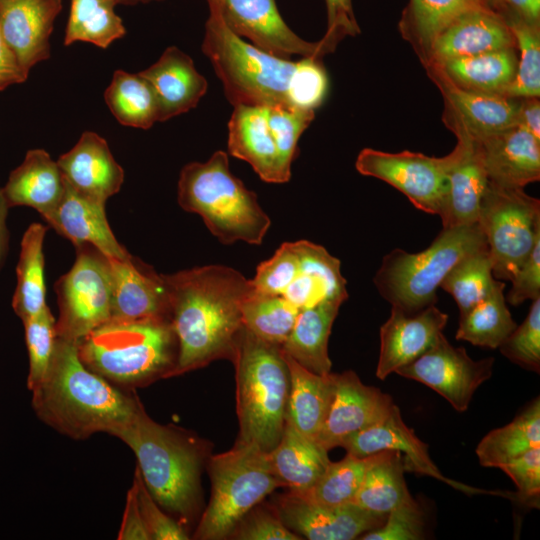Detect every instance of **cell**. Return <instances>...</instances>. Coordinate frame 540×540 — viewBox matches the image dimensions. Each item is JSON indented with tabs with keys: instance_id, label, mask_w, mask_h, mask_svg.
Listing matches in <instances>:
<instances>
[{
	"instance_id": "27",
	"label": "cell",
	"mask_w": 540,
	"mask_h": 540,
	"mask_svg": "<svg viewBox=\"0 0 540 540\" xmlns=\"http://www.w3.org/2000/svg\"><path fill=\"white\" fill-rule=\"evenodd\" d=\"M480 143L489 181L523 189L540 180V141L523 127L513 126Z\"/></svg>"
},
{
	"instance_id": "24",
	"label": "cell",
	"mask_w": 540,
	"mask_h": 540,
	"mask_svg": "<svg viewBox=\"0 0 540 540\" xmlns=\"http://www.w3.org/2000/svg\"><path fill=\"white\" fill-rule=\"evenodd\" d=\"M510 47H516L515 40L499 12L492 8L472 11L435 38L424 66Z\"/></svg>"
},
{
	"instance_id": "55",
	"label": "cell",
	"mask_w": 540,
	"mask_h": 540,
	"mask_svg": "<svg viewBox=\"0 0 540 540\" xmlns=\"http://www.w3.org/2000/svg\"><path fill=\"white\" fill-rule=\"evenodd\" d=\"M327 7V31L323 37L334 46L345 36L360 33L351 0H325Z\"/></svg>"
},
{
	"instance_id": "46",
	"label": "cell",
	"mask_w": 540,
	"mask_h": 540,
	"mask_svg": "<svg viewBox=\"0 0 540 540\" xmlns=\"http://www.w3.org/2000/svg\"><path fill=\"white\" fill-rule=\"evenodd\" d=\"M269 129L275 141L282 174L286 182L291 176V165L297 155V143L313 121L314 110L288 106L266 107Z\"/></svg>"
},
{
	"instance_id": "60",
	"label": "cell",
	"mask_w": 540,
	"mask_h": 540,
	"mask_svg": "<svg viewBox=\"0 0 540 540\" xmlns=\"http://www.w3.org/2000/svg\"><path fill=\"white\" fill-rule=\"evenodd\" d=\"M9 206L6 202L2 188H0V267L6 255L8 246V231L6 226V218Z\"/></svg>"
},
{
	"instance_id": "14",
	"label": "cell",
	"mask_w": 540,
	"mask_h": 540,
	"mask_svg": "<svg viewBox=\"0 0 540 540\" xmlns=\"http://www.w3.org/2000/svg\"><path fill=\"white\" fill-rule=\"evenodd\" d=\"M444 99L443 121L456 135L482 141L518 125L520 98L482 92L455 84L436 64L424 66Z\"/></svg>"
},
{
	"instance_id": "20",
	"label": "cell",
	"mask_w": 540,
	"mask_h": 540,
	"mask_svg": "<svg viewBox=\"0 0 540 540\" xmlns=\"http://www.w3.org/2000/svg\"><path fill=\"white\" fill-rule=\"evenodd\" d=\"M107 259L112 281L110 320H169V299L162 274L132 255L125 260Z\"/></svg>"
},
{
	"instance_id": "53",
	"label": "cell",
	"mask_w": 540,
	"mask_h": 540,
	"mask_svg": "<svg viewBox=\"0 0 540 540\" xmlns=\"http://www.w3.org/2000/svg\"><path fill=\"white\" fill-rule=\"evenodd\" d=\"M500 469L514 482L517 501L528 507H539L540 447L512 459Z\"/></svg>"
},
{
	"instance_id": "43",
	"label": "cell",
	"mask_w": 540,
	"mask_h": 540,
	"mask_svg": "<svg viewBox=\"0 0 540 540\" xmlns=\"http://www.w3.org/2000/svg\"><path fill=\"white\" fill-rule=\"evenodd\" d=\"M374 456L375 453L366 457L347 453L342 460L330 462L311 488L295 493L322 506L338 507L353 504Z\"/></svg>"
},
{
	"instance_id": "33",
	"label": "cell",
	"mask_w": 540,
	"mask_h": 540,
	"mask_svg": "<svg viewBox=\"0 0 540 540\" xmlns=\"http://www.w3.org/2000/svg\"><path fill=\"white\" fill-rule=\"evenodd\" d=\"M489 8L485 0H409L399 30L425 65L433 41L447 26L466 13Z\"/></svg>"
},
{
	"instance_id": "37",
	"label": "cell",
	"mask_w": 540,
	"mask_h": 540,
	"mask_svg": "<svg viewBox=\"0 0 540 540\" xmlns=\"http://www.w3.org/2000/svg\"><path fill=\"white\" fill-rule=\"evenodd\" d=\"M515 48L493 50L433 64L438 65L460 87L503 95L516 74L518 59Z\"/></svg>"
},
{
	"instance_id": "9",
	"label": "cell",
	"mask_w": 540,
	"mask_h": 540,
	"mask_svg": "<svg viewBox=\"0 0 540 540\" xmlns=\"http://www.w3.org/2000/svg\"><path fill=\"white\" fill-rule=\"evenodd\" d=\"M206 468L211 481L209 503L194 533L195 539L229 538L240 520L275 489L283 487L268 453L241 441L210 455Z\"/></svg>"
},
{
	"instance_id": "39",
	"label": "cell",
	"mask_w": 540,
	"mask_h": 540,
	"mask_svg": "<svg viewBox=\"0 0 540 540\" xmlns=\"http://www.w3.org/2000/svg\"><path fill=\"white\" fill-rule=\"evenodd\" d=\"M505 283L497 280L492 291L465 313L460 314L455 334L457 340L491 349L501 343L516 328L504 296Z\"/></svg>"
},
{
	"instance_id": "5",
	"label": "cell",
	"mask_w": 540,
	"mask_h": 540,
	"mask_svg": "<svg viewBox=\"0 0 540 540\" xmlns=\"http://www.w3.org/2000/svg\"><path fill=\"white\" fill-rule=\"evenodd\" d=\"M77 348L88 369L125 390L171 377L178 356L168 319L110 320L80 339Z\"/></svg>"
},
{
	"instance_id": "34",
	"label": "cell",
	"mask_w": 540,
	"mask_h": 540,
	"mask_svg": "<svg viewBox=\"0 0 540 540\" xmlns=\"http://www.w3.org/2000/svg\"><path fill=\"white\" fill-rule=\"evenodd\" d=\"M268 456L282 486L293 492L311 488L331 462L327 451L287 422L279 443Z\"/></svg>"
},
{
	"instance_id": "13",
	"label": "cell",
	"mask_w": 540,
	"mask_h": 540,
	"mask_svg": "<svg viewBox=\"0 0 540 540\" xmlns=\"http://www.w3.org/2000/svg\"><path fill=\"white\" fill-rule=\"evenodd\" d=\"M493 366V357L474 360L441 333L426 352L395 373L430 387L456 411L464 412L478 387L490 379Z\"/></svg>"
},
{
	"instance_id": "18",
	"label": "cell",
	"mask_w": 540,
	"mask_h": 540,
	"mask_svg": "<svg viewBox=\"0 0 540 540\" xmlns=\"http://www.w3.org/2000/svg\"><path fill=\"white\" fill-rule=\"evenodd\" d=\"M340 447L357 457L383 450L397 451L402 455L406 471L433 477L467 494L512 496V493L478 489L445 477L431 460L428 446L405 424L396 405L383 420L348 437Z\"/></svg>"
},
{
	"instance_id": "26",
	"label": "cell",
	"mask_w": 540,
	"mask_h": 540,
	"mask_svg": "<svg viewBox=\"0 0 540 540\" xmlns=\"http://www.w3.org/2000/svg\"><path fill=\"white\" fill-rule=\"evenodd\" d=\"M155 93L159 122L195 108L207 91V80L196 70L192 58L175 46L139 72Z\"/></svg>"
},
{
	"instance_id": "1",
	"label": "cell",
	"mask_w": 540,
	"mask_h": 540,
	"mask_svg": "<svg viewBox=\"0 0 540 540\" xmlns=\"http://www.w3.org/2000/svg\"><path fill=\"white\" fill-rule=\"evenodd\" d=\"M169 320L178 345L171 377L232 359L243 328L241 307L250 279L224 265H207L163 275Z\"/></svg>"
},
{
	"instance_id": "17",
	"label": "cell",
	"mask_w": 540,
	"mask_h": 540,
	"mask_svg": "<svg viewBox=\"0 0 540 540\" xmlns=\"http://www.w3.org/2000/svg\"><path fill=\"white\" fill-rule=\"evenodd\" d=\"M392 397L364 384L352 370L335 373L332 401L316 443L329 452L353 434L383 420L394 407Z\"/></svg>"
},
{
	"instance_id": "2",
	"label": "cell",
	"mask_w": 540,
	"mask_h": 540,
	"mask_svg": "<svg viewBox=\"0 0 540 540\" xmlns=\"http://www.w3.org/2000/svg\"><path fill=\"white\" fill-rule=\"evenodd\" d=\"M31 392L38 418L76 440L97 432L114 436L143 406L132 390H124L88 369L78 355L76 342L58 337L49 370Z\"/></svg>"
},
{
	"instance_id": "7",
	"label": "cell",
	"mask_w": 540,
	"mask_h": 540,
	"mask_svg": "<svg viewBox=\"0 0 540 540\" xmlns=\"http://www.w3.org/2000/svg\"><path fill=\"white\" fill-rule=\"evenodd\" d=\"M178 203L200 215L209 231L223 244L262 243L271 220L257 195L229 169L228 155L216 151L206 162L185 165L178 181Z\"/></svg>"
},
{
	"instance_id": "54",
	"label": "cell",
	"mask_w": 540,
	"mask_h": 540,
	"mask_svg": "<svg viewBox=\"0 0 540 540\" xmlns=\"http://www.w3.org/2000/svg\"><path fill=\"white\" fill-rule=\"evenodd\" d=\"M510 281L512 286L507 295L510 304L517 306L540 297V237Z\"/></svg>"
},
{
	"instance_id": "8",
	"label": "cell",
	"mask_w": 540,
	"mask_h": 540,
	"mask_svg": "<svg viewBox=\"0 0 540 540\" xmlns=\"http://www.w3.org/2000/svg\"><path fill=\"white\" fill-rule=\"evenodd\" d=\"M488 248L478 223L442 227L423 251L395 248L383 256L373 281L379 294L406 313H415L437 302V289L462 258Z\"/></svg>"
},
{
	"instance_id": "57",
	"label": "cell",
	"mask_w": 540,
	"mask_h": 540,
	"mask_svg": "<svg viewBox=\"0 0 540 540\" xmlns=\"http://www.w3.org/2000/svg\"><path fill=\"white\" fill-rule=\"evenodd\" d=\"M28 75L29 73L22 68L0 30V91L10 85L24 82Z\"/></svg>"
},
{
	"instance_id": "38",
	"label": "cell",
	"mask_w": 540,
	"mask_h": 540,
	"mask_svg": "<svg viewBox=\"0 0 540 540\" xmlns=\"http://www.w3.org/2000/svg\"><path fill=\"white\" fill-rule=\"evenodd\" d=\"M540 447V401L534 399L509 424L487 433L476 447L479 463L497 467Z\"/></svg>"
},
{
	"instance_id": "41",
	"label": "cell",
	"mask_w": 540,
	"mask_h": 540,
	"mask_svg": "<svg viewBox=\"0 0 540 540\" xmlns=\"http://www.w3.org/2000/svg\"><path fill=\"white\" fill-rule=\"evenodd\" d=\"M118 0H71L64 44L82 41L107 48L126 34L122 19L116 14Z\"/></svg>"
},
{
	"instance_id": "23",
	"label": "cell",
	"mask_w": 540,
	"mask_h": 540,
	"mask_svg": "<svg viewBox=\"0 0 540 540\" xmlns=\"http://www.w3.org/2000/svg\"><path fill=\"white\" fill-rule=\"evenodd\" d=\"M56 162L70 187L105 203L124 182L122 167L114 159L106 140L95 132H84L75 146Z\"/></svg>"
},
{
	"instance_id": "47",
	"label": "cell",
	"mask_w": 540,
	"mask_h": 540,
	"mask_svg": "<svg viewBox=\"0 0 540 540\" xmlns=\"http://www.w3.org/2000/svg\"><path fill=\"white\" fill-rule=\"evenodd\" d=\"M29 358L27 387L34 390L45 378L55 350L56 319L47 306L41 313L23 321Z\"/></svg>"
},
{
	"instance_id": "56",
	"label": "cell",
	"mask_w": 540,
	"mask_h": 540,
	"mask_svg": "<svg viewBox=\"0 0 540 540\" xmlns=\"http://www.w3.org/2000/svg\"><path fill=\"white\" fill-rule=\"evenodd\" d=\"M117 538L119 540H150L140 514L134 484L127 493L123 519Z\"/></svg>"
},
{
	"instance_id": "12",
	"label": "cell",
	"mask_w": 540,
	"mask_h": 540,
	"mask_svg": "<svg viewBox=\"0 0 540 540\" xmlns=\"http://www.w3.org/2000/svg\"><path fill=\"white\" fill-rule=\"evenodd\" d=\"M448 162V155L365 148L358 154L355 167L360 174L382 180L403 193L415 208L439 215L447 190Z\"/></svg>"
},
{
	"instance_id": "59",
	"label": "cell",
	"mask_w": 540,
	"mask_h": 540,
	"mask_svg": "<svg viewBox=\"0 0 540 540\" xmlns=\"http://www.w3.org/2000/svg\"><path fill=\"white\" fill-rule=\"evenodd\" d=\"M504 9L528 23L539 25L540 0H502L496 11Z\"/></svg>"
},
{
	"instance_id": "16",
	"label": "cell",
	"mask_w": 540,
	"mask_h": 540,
	"mask_svg": "<svg viewBox=\"0 0 540 540\" xmlns=\"http://www.w3.org/2000/svg\"><path fill=\"white\" fill-rule=\"evenodd\" d=\"M283 523L310 540H352L380 527L387 515L365 511L354 504L328 507L288 490L271 504Z\"/></svg>"
},
{
	"instance_id": "3",
	"label": "cell",
	"mask_w": 540,
	"mask_h": 540,
	"mask_svg": "<svg viewBox=\"0 0 540 540\" xmlns=\"http://www.w3.org/2000/svg\"><path fill=\"white\" fill-rule=\"evenodd\" d=\"M114 436L134 452L157 504L183 523L192 521L202 506L201 473L210 456L208 442L182 428L155 422L143 406Z\"/></svg>"
},
{
	"instance_id": "51",
	"label": "cell",
	"mask_w": 540,
	"mask_h": 540,
	"mask_svg": "<svg viewBox=\"0 0 540 540\" xmlns=\"http://www.w3.org/2000/svg\"><path fill=\"white\" fill-rule=\"evenodd\" d=\"M424 536V515L411 497L387 514L377 529L364 533L362 540H420Z\"/></svg>"
},
{
	"instance_id": "15",
	"label": "cell",
	"mask_w": 540,
	"mask_h": 540,
	"mask_svg": "<svg viewBox=\"0 0 540 540\" xmlns=\"http://www.w3.org/2000/svg\"><path fill=\"white\" fill-rule=\"evenodd\" d=\"M224 22L232 32L248 38L254 46L275 56L291 59H321L335 50L322 38L308 42L295 34L281 17L275 0H215Z\"/></svg>"
},
{
	"instance_id": "32",
	"label": "cell",
	"mask_w": 540,
	"mask_h": 540,
	"mask_svg": "<svg viewBox=\"0 0 540 540\" xmlns=\"http://www.w3.org/2000/svg\"><path fill=\"white\" fill-rule=\"evenodd\" d=\"M343 303L327 300L299 310L282 351L305 369L325 375L331 372L328 341L332 325Z\"/></svg>"
},
{
	"instance_id": "35",
	"label": "cell",
	"mask_w": 540,
	"mask_h": 540,
	"mask_svg": "<svg viewBox=\"0 0 540 540\" xmlns=\"http://www.w3.org/2000/svg\"><path fill=\"white\" fill-rule=\"evenodd\" d=\"M405 466L397 451L375 453L353 504L370 513L387 515L412 496L405 482Z\"/></svg>"
},
{
	"instance_id": "40",
	"label": "cell",
	"mask_w": 540,
	"mask_h": 540,
	"mask_svg": "<svg viewBox=\"0 0 540 540\" xmlns=\"http://www.w3.org/2000/svg\"><path fill=\"white\" fill-rule=\"evenodd\" d=\"M104 97L113 116L124 126L148 129L159 122L155 93L140 73L116 70Z\"/></svg>"
},
{
	"instance_id": "28",
	"label": "cell",
	"mask_w": 540,
	"mask_h": 540,
	"mask_svg": "<svg viewBox=\"0 0 540 540\" xmlns=\"http://www.w3.org/2000/svg\"><path fill=\"white\" fill-rule=\"evenodd\" d=\"M228 151L268 183L286 182L264 106L236 105L228 122Z\"/></svg>"
},
{
	"instance_id": "6",
	"label": "cell",
	"mask_w": 540,
	"mask_h": 540,
	"mask_svg": "<svg viewBox=\"0 0 540 540\" xmlns=\"http://www.w3.org/2000/svg\"><path fill=\"white\" fill-rule=\"evenodd\" d=\"M231 362L235 367L237 441L269 453L279 443L286 423L290 372L282 348L243 326Z\"/></svg>"
},
{
	"instance_id": "11",
	"label": "cell",
	"mask_w": 540,
	"mask_h": 540,
	"mask_svg": "<svg viewBox=\"0 0 540 540\" xmlns=\"http://www.w3.org/2000/svg\"><path fill=\"white\" fill-rule=\"evenodd\" d=\"M76 248L71 269L55 283L58 338L78 342L111 319L112 281L107 257L97 248Z\"/></svg>"
},
{
	"instance_id": "50",
	"label": "cell",
	"mask_w": 540,
	"mask_h": 540,
	"mask_svg": "<svg viewBox=\"0 0 540 540\" xmlns=\"http://www.w3.org/2000/svg\"><path fill=\"white\" fill-rule=\"evenodd\" d=\"M133 484L140 514L150 540H187L189 534L180 521L163 512L148 491L139 469L136 467Z\"/></svg>"
},
{
	"instance_id": "30",
	"label": "cell",
	"mask_w": 540,
	"mask_h": 540,
	"mask_svg": "<svg viewBox=\"0 0 540 540\" xmlns=\"http://www.w3.org/2000/svg\"><path fill=\"white\" fill-rule=\"evenodd\" d=\"M66 188L56 161L43 149L27 151L2 188L10 207L28 206L48 218L59 205Z\"/></svg>"
},
{
	"instance_id": "22",
	"label": "cell",
	"mask_w": 540,
	"mask_h": 540,
	"mask_svg": "<svg viewBox=\"0 0 540 540\" xmlns=\"http://www.w3.org/2000/svg\"><path fill=\"white\" fill-rule=\"evenodd\" d=\"M61 9V0H0V30L27 73L50 57L49 38Z\"/></svg>"
},
{
	"instance_id": "31",
	"label": "cell",
	"mask_w": 540,
	"mask_h": 540,
	"mask_svg": "<svg viewBox=\"0 0 540 540\" xmlns=\"http://www.w3.org/2000/svg\"><path fill=\"white\" fill-rule=\"evenodd\" d=\"M284 356L290 372L286 422L301 435L316 442L332 401L335 373L318 375L285 353Z\"/></svg>"
},
{
	"instance_id": "52",
	"label": "cell",
	"mask_w": 540,
	"mask_h": 540,
	"mask_svg": "<svg viewBox=\"0 0 540 540\" xmlns=\"http://www.w3.org/2000/svg\"><path fill=\"white\" fill-rule=\"evenodd\" d=\"M229 538L238 540H300L281 520L273 506H254L237 524Z\"/></svg>"
},
{
	"instance_id": "4",
	"label": "cell",
	"mask_w": 540,
	"mask_h": 540,
	"mask_svg": "<svg viewBox=\"0 0 540 540\" xmlns=\"http://www.w3.org/2000/svg\"><path fill=\"white\" fill-rule=\"evenodd\" d=\"M202 51L233 105L296 107L295 87L302 59H284L249 44L230 30L215 0H207ZM298 108V107H296Z\"/></svg>"
},
{
	"instance_id": "10",
	"label": "cell",
	"mask_w": 540,
	"mask_h": 540,
	"mask_svg": "<svg viewBox=\"0 0 540 540\" xmlns=\"http://www.w3.org/2000/svg\"><path fill=\"white\" fill-rule=\"evenodd\" d=\"M477 223L492 259L494 278L510 281L540 237V200L522 188L489 181Z\"/></svg>"
},
{
	"instance_id": "44",
	"label": "cell",
	"mask_w": 540,
	"mask_h": 540,
	"mask_svg": "<svg viewBox=\"0 0 540 540\" xmlns=\"http://www.w3.org/2000/svg\"><path fill=\"white\" fill-rule=\"evenodd\" d=\"M496 282L491 256L488 248H484L454 265L440 287L454 298L460 314H463L483 300Z\"/></svg>"
},
{
	"instance_id": "45",
	"label": "cell",
	"mask_w": 540,
	"mask_h": 540,
	"mask_svg": "<svg viewBox=\"0 0 540 540\" xmlns=\"http://www.w3.org/2000/svg\"><path fill=\"white\" fill-rule=\"evenodd\" d=\"M501 14V13H500ZM520 51L514 79L503 95L511 98L539 97L540 95V30L539 25L528 23L508 13L501 14Z\"/></svg>"
},
{
	"instance_id": "36",
	"label": "cell",
	"mask_w": 540,
	"mask_h": 540,
	"mask_svg": "<svg viewBox=\"0 0 540 540\" xmlns=\"http://www.w3.org/2000/svg\"><path fill=\"white\" fill-rule=\"evenodd\" d=\"M46 231V226L32 223L21 240L12 308L22 322L41 313L47 307L43 253Z\"/></svg>"
},
{
	"instance_id": "29",
	"label": "cell",
	"mask_w": 540,
	"mask_h": 540,
	"mask_svg": "<svg viewBox=\"0 0 540 540\" xmlns=\"http://www.w3.org/2000/svg\"><path fill=\"white\" fill-rule=\"evenodd\" d=\"M298 274L282 296L298 310L327 300L344 303L348 298L340 260L323 246L307 240L296 241Z\"/></svg>"
},
{
	"instance_id": "62",
	"label": "cell",
	"mask_w": 540,
	"mask_h": 540,
	"mask_svg": "<svg viewBox=\"0 0 540 540\" xmlns=\"http://www.w3.org/2000/svg\"><path fill=\"white\" fill-rule=\"evenodd\" d=\"M149 1H153V0H118L119 3H123V4H135L139 2L146 3Z\"/></svg>"
},
{
	"instance_id": "48",
	"label": "cell",
	"mask_w": 540,
	"mask_h": 540,
	"mask_svg": "<svg viewBox=\"0 0 540 540\" xmlns=\"http://www.w3.org/2000/svg\"><path fill=\"white\" fill-rule=\"evenodd\" d=\"M499 350L511 362L540 371V297L532 300L529 313L520 326L501 343Z\"/></svg>"
},
{
	"instance_id": "25",
	"label": "cell",
	"mask_w": 540,
	"mask_h": 540,
	"mask_svg": "<svg viewBox=\"0 0 540 540\" xmlns=\"http://www.w3.org/2000/svg\"><path fill=\"white\" fill-rule=\"evenodd\" d=\"M105 204L79 193L66 183L59 205L45 220L75 247L89 244L106 257L125 260L131 254L114 236L106 217Z\"/></svg>"
},
{
	"instance_id": "19",
	"label": "cell",
	"mask_w": 540,
	"mask_h": 540,
	"mask_svg": "<svg viewBox=\"0 0 540 540\" xmlns=\"http://www.w3.org/2000/svg\"><path fill=\"white\" fill-rule=\"evenodd\" d=\"M448 318L436 305L415 313L391 306L390 316L380 328L377 378L386 379L426 352L442 333Z\"/></svg>"
},
{
	"instance_id": "21",
	"label": "cell",
	"mask_w": 540,
	"mask_h": 540,
	"mask_svg": "<svg viewBox=\"0 0 540 540\" xmlns=\"http://www.w3.org/2000/svg\"><path fill=\"white\" fill-rule=\"evenodd\" d=\"M456 138L457 144L448 154L447 190L438 215L442 227L477 223L480 202L489 183L481 143L465 135Z\"/></svg>"
},
{
	"instance_id": "42",
	"label": "cell",
	"mask_w": 540,
	"mask_h": 540,
	"mask_svg": "<svg viewBox=\"0 0 540 540\" xmlns=\"http://www.w3.org/2000/svg\"><path fill=\"white\" fill-rule=\"evenodd\" d=\"M299 310L282 295L253 290L242 302L243 326L259 339L282 346L296 322Z\"/></svg>"
},
{
	"instance_id": "49",
	"label": "cell",
	"mask_w": 540,
	"mask_h": 540,
	"mask_svg": "<svg viewBox=\"0 0 540 540\" xmlns=\"http://www.w3.org/2000/svg\"><path fill=\"white\" fill-rule=\"evenodd\" d=\"M298 270L299 254L296 242H285L271 258L258 265L250 282L256 292L282 295L298 274Z\"/></svg>"
},
{
	"instance_id": "58",
	"label": "cell",
	"mask_w": 540,
	"mask_h": 540,
	"mask_svg": "<svg viewBox=\"0 0 540 540\" xmlns=\"http://www.w3.org/2000/svg\"><path fill=\"white\" fill-rule=\"evenodd\" d=\"M518 125L540 141V101L539 97L520 98Z\"/></svg>"
},
{
	"instance_id": "61",
	"label": "cell",
	"mask_w": 540,
	"mask_h": 540,
	"mask_svg": "<svg viewBox=\"0 0 540 540\" xmlns=\"http://www.w3.org/2000/svg\"><path fill=\"white\" fill-rule=\"evenodd\" d=\"M485 1L494 10H497L502 2V0H485Z\"/></svg>"
}]
</instances>
